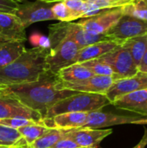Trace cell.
Instances as JSON below:
<instances>
[{"instance_id":"6da1fadb","label":"cell","mask_w":147,"mask_h":148,"mask_svg":"<svg viewBox=\"0 0 147 148\" xmlns=\"http://www.w3.org/2000/svg\"><path fill=\"white\" fill-rule=\"evenodd\" d=\"M62 82L57 74L48 70L35 82L0 85V95L16 98L24 106L39 112L44 118L47 111L57 101L78 93L60 89Z\"/></svg>"},{"instance_id":"7a4b0ae2","label":"cell","mask_w":147,"mask_h":148,"mask_svg":"<svg viewBox=\"0 0 147 148\" xmlns=\"http://www.w3.org/2000/svg\"><path fill=\"white\" fill-rule=\"evenodd\" d=\"M49 49L32 48L26 49L14 62L0 69V85L31 82L49 70L47 57Z\"/></svg>"},{"instance_id":"3957f363","label":"cell","mask_w":147,"mask_h":148,"mask_svg":"<svg viewBox=\"0 0 147 148\" xmlns=\"http://www.w3.org/2000/svg\"><path fill=\"white\" fill-rule=\"evenodd\" d=\"M111 101L104 94L76 93L54 104L46 113L43 119L53 118L64 113H90L101 110L110 105Z\"/></svg>"},{"instance_id":"277c9868","label":"cell","mask_w":147,"mask_h":148,"mask_svg":"<svg viewBox=\"0 0 147 148\" xmlns=\"http://www.w3.org/2000/svg\"><path fill=\"white\" fill-rule=\"evenodd\" d=\"M81 48L75 42L73 37L68 34V23H67V34L66 36L53 48L49 49L47 64L50 72L57 74L61 69L75 63L76 56Z\"/></svg>"},{"instance_id":"5b68a950","label":"cell","mask_w":147,"mask_h":148,"mask_svg":"<svg viewBox=\"0 0 147 148\" xmlns=\"http://www.w3.org/2000/svg\"><path fill=\"white\" fill-rule=\"evenodd\" d=\"M98 59L111 67L113 72V77L114 81L131 77L139 71L129 50L123 45L118 46L113 50Z\"/></svg>"},{"instance_id":"8992f818","label":"cell","mask_w":147,"mask_h":148,"mask_svg":"<svg viewBox=\"0 0 147 148\" xmlns=\"http://www.w3.org/2000/svg\"><path fill=\"white\" fill-rule=\"evenodd\" d=\"M147 33V22L135 17L123 15V16L106 33V35L120 44L125 41Z\"/></svg>"},{"instance_id":"52a82bcc","label":"cell","mask_w":147,"mask_h":148,"mask_svg":"<svg viewBox=\"0 0 147 148\" xmlns=\"http://www.w3.org/2000/svg\"><path fill=\"white\" fill-rule=\"evenodd\" d=\"M124 124L147 125V116L119 115L111 113H104L101 112V110L94 111L88 114L87 121L83 127L101 129V127Z\"/></svg>"},{"instance_id":"ba28073f","label":"cell","mask_w":147,"mask_h":148,"mask_svg":"<svg viewBox=\"0 0 147 148\" xmlns=\"http://www.w3.org/2000/svg\"><path fill=\"white\" fill-rule=\"evenodd\" d=\"M51 4L40 0L19 3L15 15L25 28L35 23L55 20L51 10Z\"/></svg>"},{"instance_id":"9c48e42d","label":"cell","mask_w":147,"mask_h":148,"mask_svg":"<svg viewBox=\"0 0 147 148\" xmlns=\"http://www.w3.org/2000/svg\"><path fill=\"white\" fill-rule=\"evenodd\" d=\"M122 16V9L115 8L106 10L92 17L81 18L77 23L94 35H105Z\"/></svg>"},{"instance_id":"30bf717a","label":"cell","mask_w":147,"mask_h":148,"mask_svg":"<svg viewBox=\"0 0 147 148\" xmlns=\"http://www.w3.org/2000/svg\"><path fill=\"white\" fill-rule=\"evenodd\" d=\"M143 89H147V73L138 71L131 77L114 81L104 95L112 104L113 101L124 95Z\"/></svg>"},{"instance_id":"8fae6325","label":"cell","mask_w":147,"mask_h":148,"mask_svg":"<svg viewBox=\"0 0 147 148\" xmlns=\"http://www.w3.org/2000/svg\"><path fill=\"white\" fill-rule=\"evenodd\" d=\"M10 118H25L34 121H43L42 114L24 106L16 98L0 95V120Z\"/></svg>"},{"instance_id":"7c38bea8","label":"cell","mask_w":147,"mask_h":148,"mask_svg":"<svg viewBox=\"0 0 147 148\" xmlns=\"http://www.w3.org/2000/svg\"><path fill=\"white\" fill-rule=\"evenodd\" d=\"M113 82L114 79L113 76L94 75L77 82H62L60 89H68L79 93L104 94Z\"/></svg>"},{"instance_id":"4fadbf2b","label":"cell","mask_w":147,"mask_h":148,"mask_svg":"<svg viewBox=\"0 0 147 148\" xmlns=\"http://www.w3.org/2000/svg\"><path fill=\"white\" fill-rule=\"evenodd\" d=\"M25 29L15 14L0 12V40L24 42Z\"/></svg>"},{"instance_id":"5bb4252c","label":"cell","mask_w":147,"mask_h":148,"mask_svg":"<svg viewBox=\"0 0 147 148\" xmlns=\"http://www.w3.org/2000/svg\"><path fill=\"white\" fill-rule=\"evenodd\" d=\"M112 133V129H95L82 127L69 130L68 135L75 140L79 147L97 148L99 144Z\"/></svg>"},{"instance_id":"9a60e30c","label":"cell","mask_w":147,"mask_h":148,"mask_svg":"<svg viewBox=\"0 0 147 148\" xmlns=\"http://www.w3.org/2000/svg\"><path fill=\"white\" fill-rule=\"evenodd\" d=\"M118 109L126 110L147 116V89L134 91L124 95L112 102Z\"/></svg>"},{"instance_id":"2e32d148","label":"cell","mask_w":147,"mask_h":148,"mask_svg":"<svg viewBox=\"0 0 147 148\" xmlns=\"http://www.w3.org/2000/svg\"><path fill=\"white\" fill-rule=\"evenodd\" d=\"M88 113H64L49 119H43L44 125L49 128L64 130L82 128L86 123Z\"/></svg>"},{"instance_id":"e0dca14e","label":"cell","mask_w":147,"mask_h":148,"mask_svg":"<svg viewBox=\"0 0 147 148\" xmlns=\"http://www.w3.org/2000/svg\"><path fill=\"white\" fill-rule=\"evenodd\" d=\"M120 45L121 44L112 40L102 41V42H99L88 45L80 49L76 56L75 63H81L87 61L98 59L101 57L102 56L113 50Z\"/></svg>"},{"instance_id":"ac0fdd59","label":"cell","mask_w":147,"mask_h":148,"mask_svg":"<svg viewBox=\"0 0 147 148\" xmlns=\"http://www.w3.org/2000/svg\"><path fill=\"white\" fill-rule=\"evenodd\" d=\"M68 34L73 37L75 42L78 44V46L81 49L85 48L88 45L99 42L112 40L106 34L105 35H94L85 30L77 23H71V22H68Z\"/></svg>"},{"instance_id":"d6986e66","label":"cell","mask_w":147,"mask_h":148,"mask_svg":"<svg viewBox=\"0 0 147 148\" xmlns=\"http://www.w3.org/2000/svg\"><path fill=\"white\" fill-rule=\"evenodd\" d=\"M25 50L24 42L0 40V69L14 62Z\"/></svg>"},{"instance_id":"ffe728a7","label":"cell","mask_w":147,"mask_h":148,"mask_svg":"<svg viewBox=\"0 0 147 148\" xmlns=\"http://www.w3.org/2000/svg\"><path fill=\"white\" fill-rule=\"evenodd\" d=\"M57 75L62 82L72 83L90 78L94 75L81 63H74L61 69Z\"/></svg>"},{"instance_id":"44dd1931","label":"cell","mask_w":147,"mask_h":148,"mask_svg":"<svg viewBox=\"0 0 147 148\" xmlns=\"http://www.w3.org/2000/svg\"><path fill=\"white\" fill-rule=\"evenodd\" d=\"M121 45L129 50L134 64L139 67L147 49V33L142 36L130 38L125 41Z\"/></svg>"},{"instance_id":"7402d4cb","label":"cell","mask_w":147,"mask_h":148,"mask_svg":"<svg viewBox=\"0 0 147 148\" xmlns=\"http://www.w3.org/2000/svg\"><path fill=\"white\" fill-rule=\"evenodd\" d=\"M69 130L50 128L44 135L33 143L29 145L30 148H52V147L62 137H64Z\"/></svg>"},{"instance_id":"603a6c76","label":"cell","mask_w":147,"mask_h":148,"mask_svg":"<svg viewBox=\"0 0 147 148\" xmlns=\"http://www.w3.org/2000/svg\"><path fill=\"white\" fill-rule=\"evenodd\" d=\"M24 139L16 129L0 125V146H24Z\"/></svg>"},{"instance_id":"cb8c5ba5","label":"cell","mask_w":147,"mask_h":148,"mask_svg":"<svg viewBox=\"0 0 147 148\" xmlns=\"http://www.w3.org/2000/svg\"><path fill=\"white\" fill-rule=\"evenodd\" d=\"M50 128L46 127L45 125H29L23 127H20L17 129L19 134L22 135V137L26 141L27 145H30L35 140L41 138L42 135H44Z\"/></svg>"},{"instance_id":"d4e9b609","label":"cell","mask_w":147,"mask_h":148,"mask_svg":"<svg viewBox=\"0 0 147 148\" xmlns=\"http://www.w3.org/2000/svg\"><path fill=\"white\" fill-rule=\"evenodd\" d=\"M121 9L123 15L147 22V3L144 0H136L132 3L121 7Z\"/></svg>"},{"instance_id":"484cf974","label":"cell","mask_w":147,"mask_h":148,"mask_svg":"<svg viewBox=\"0 0 147 148\" xmlns=\"http://www.w3.org/2000/svg\"><path fill=\"white\" fill-rule=\"evenodd\" d=\"M81 64L88 69L94 75H105V76H113V72L109 65L100 61L99 59H94L81 62Z\"/></svg>"},{"instance_id":"4316f807","label":"cell","mask_w":147,"mask_h":148,"mask_svg":"<svg viewBox=\"0 0 147 148\" xmlns=\"http://www.w3.org/2000/svg\"><path fill=\"white\" fill-rule=\"evenodd\" d=\"M35 124H39V125H44L43 121H34L30 119H25V118H10V119H2L0 120V125L14 128V129H18L20 127H23L29 125H35Z\"/></svg>"},{"instance_id":"83f0119b","label":"cell","mask_w":147,"mask_h":148,"mask_svg":"<svg viewBox=\"0 0 147 148\" xmlns=\"http://www.w3.org/2000/svg\"><path fill=\"white\" fill-rule=\"evenodd\" d=\"M68 10L71 20H77L82 17L86 3L82 0H62V1Z\"/></svg>"},{"instance_id":"f1b7e54d","label":"cell","mask_w":147,"mask_h":148,"mask_svg":"<svg viewBox=\"0 0 147 148\" xmlns=\"http://www.w3.org/2000/svg\"><path fill=\"white\" fill-rule=\"evenodd\" d=\"M29 43L34 48H41V49H51V42L49 36H46L38 31L33 32L29 36Z\"/></svg>"},{"instance_id":"f546056e","label":"cell","mask_w":147,"mask_h":148,"mask_svg":"<svg viewBox=\"0 0 147 148\" xmlns=\"http://www.w3.org/2000/svg\"><path fill=\"white\" fill-rule=\"evenodd\" d=\"M51 10L55 20H59L61 22H72L70 13L62 1L56 2L55 4H53Z\"/></svg>"},{"instance_id":"4dcf8cb0","label":"cell","mask_w":147,"mask_h":148,"mask_svg":"<svg viewBox=\"0 0 147 148\" xmlns=\"http://www.w3.org/2000/svg\"><path fill=\"white\" fill-rule=\"evenodd\" d=\"M19 5L15 0H0V12L15 14Z\"/></svg>"},{"instance_id":"1f68e13d","label":"cell","mask_w":147,"mask_h":148,"mask_svg":"<svg viewBox=\"0 0 147 148\" xmlns=\"http://www.w3.org/2000/svg\"><path fill=\"white\" fill-rule=\"evenodd\" d=\"M52 148H79V146L68 135V133L64 137H62V139H60L52 147Z\"/></svg>"},{"instance_id":"d6a6232c","label":"cell","mask_w":147,"mask_h":148,"mask_svg":"<svg viewBox=\"0 0 147 148\" xmlns=\"http://www.w3.org/2000/svg\"><path fill=\"white\" fill-rule=\"evenodd\" d=\"M86 4H85V9H84V12H83V15H82V17L81 18H88V17H92V16H94L100 13H101L102 10L99 9L93 2L91 1H88V2H85Z\"/></svg>"},{"instance_id":"836d02e7","label":"cell","mask_w":147,"mask_h":148,"mask_svg":"<svg viewBox=\"0 0 147 148\" xmlns=\"http://www.w3.org/2000/svg\"><path fill=\"white\" fill-rule=\"evenodd\" d=\"M93 2L99 9L105 10H111V9H115L118 8L112 1L110 0H90Z\"/></svg>"},{"instance_id":"e575fe53","label":"cell","mask_w":147,"mask_h":148,"mask_svg":"<svg viewBox=\"0 0 147 148\" xmlns=\"http://www.w3.org/2000/svg\"><path fill=\"white\" fill-rule=\"evenodd\" d=\"M138 70L140 72H144V73H147V49L140 61V63L138 67Z\"/></svg>"},{"instance_id":"d590c367","label":"cell","mask_w":147,"mask_h":148,"mask_svg":"<svg viewBox=\"0 0 147 148\" xmlns=\"http://www.w3.org/2000/svg\"><path fill=\"white\" fill-rule=\"evenodd\" d=\"M110 1H112L118 8H121V7L126 6L129 3H133L136 0H110Z\"/></svg>"},{"instance_id":"8d00e7d4","label":"cell","mask_w":147,"mask_h":148,"mask_svg":"<svg viewBox=\"0 0 147 148\" xmlns=\"http://www.w3.org/2000/svg\"><path fill=\"white\" fill-rule=\"evenodd\" d=\"M147 146V128H145V134L141 140L133 148H146Z\"/></svg>"},{"instance_id":"74e56055","label":"cell","mask_w":147,"mask_h":148,"mask_svg":"<svg viewBox=\"0 0 147 148\" xmlns=\"http://www.w3.org/2000/svg\"><path fill=\"white\" fill-rule=\"evenodd\" d=\"M40 1H42V2H45V3H53L60 2V1H62V0H40Z\"/></svg>"},{"instance_id":"f35d334b","label":"cell","mask_w":147,"mask_h":148,"mask_svg":"<svg viewBox=\"0 0 147 148\" xmlns=\"http://www.w3.org/2000/svg\"><path fill=\"white\" fill-rule=\"evenodd\" d=\"M10 148H30L28 145H24V146H19V147H14L12 146Z\"/></svg>"},{"instance_id":"ab89813d","label":"cell","mask_w":147,"mask_h":148,"mask_svg":"<svg viewBox=\"0 0 147 148\" xmlns=\"http://www.w3.org/2000/svg\"><path fill=\"white\" fill-rule=\"evenodd\" d=\"M12 146H0V148H10Z\"/></svg>"},{"instance_id":"60d3db41","label":"cell","mask_w":147,"mask_h":148,"mask_svg":"<svg viewBox=\"0 0 147 148\" xmlns=\"http://www.w3.org/2000/svg\"><path fill=\"white\" fill-rule=\"evenodd\" d=\"M15 1H16L17 3H21L22 2H23V1H25V0H15Z\"/></svg>"},{"instance_id":"b9f144b4","label":"cell","mask_w":147,"mask_h":148,"mask_svg":"<svg viewBox=\"0 0 147 148\" xmlns=\"http://www.w3.org/2000/svg\"><path fill=\"white\" fill-rule=\"evenodd\" d=\"M82 1H84V2H88V1H90V0H82Z\"/></svg>"},{"instance_id":"7bdbcfd3","label":"cell","mask_w":147,"mask_h":148,"mask_svg":"<svg viewBox=\"0 0 147 148\" xmlns=\"http://www.w3.org/2000/svg\"><path fill=\"white\" fill-rule=\"evenodd\" d=\"M79 148H93V147H79Z\"/></svg>"},{"instance_id":"ee69618b","label":"cell","mask_w":147,"mask_h":148,"mask_svg":"<svg viewBox=\"0 0 147 148\" xmlns=\"http://www.w3.org/2000/svg\"><path fill=\"white\" fill-rule=\"evenodd\" d=\"M144 1H145V2H146V3H147V0H144Z\"/></svg>"}]
</instances>
